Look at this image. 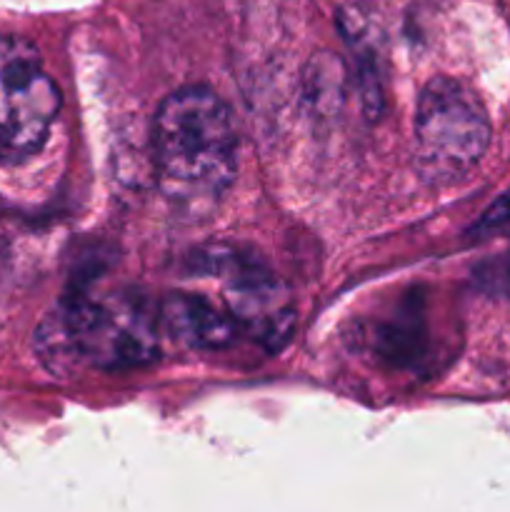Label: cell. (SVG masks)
Instances as JSON below:
<instances>
[{"label":"cell","instance_id":"4","mask_svg":"<svg viewBox=\"0 0 510 512\" xmlns=\"http://www.w3.org/2000/svg\"><path fill=\"white\" fill-rule=\"evenodd\" d=\"M60 103L40 50L20 35L0 33V163L33 158L48 140Z\"/></svg>","mask_w":510,"mask_h":512},{"label":"cell","instance_id":"2","mask_svg":"<svg viewBox=\"0 0 510 512\" xmlns=\"http://www.w3.org/2000/svg\"><path fill=\"white\" fill-rule=\"evenodd\" d=\"M38 353L53 370L78 363L130 368L158 355V333L135 300L70 298L38 328Z\"/></svg>","mask_w":510,"mask_h":512},{"label":"cell","instance_id":"6","mask_svg":"<svg viewBox=\"0 0 510 512\" xmlns=\"http://www.w3.org/2000/svg\"><path fill=\"white\" fill-rule=\"evenodd\" d=\"M163 323L180 343L203 350L228 345L238 328L228 310L223 313L210 300L190 293H175L165 300Z\"/></svg>","mask_w":510,"mask_h":512},{"label":"cell","instance_id":"8","mask_svg":"<svg viewBox=\"0 0 510 512\" xmlns=\"http://www.w3.org/2000/svg\"><path fill=\"white\" fill-rule=\"evenodd\" d=\"M510 223V190L493 205V208L485 213L483 225L485 228H498V225H508Z\"/></svg>","mask_w":510,"mask_h":512},{"label":"cell","instance_id":"1","mask_svg":"<svg viewBox=\"0 0 510 512\" xmlns=\"http://www.w3.org/2000/svg\"><path fill=\"white\" fill-rule=\"evenodd\" d=\"M153 155L170 200L213 203L238 168V133L228 103L203 85L170 93L153 120Z\"/></svg>","mask_w":510,"mask_h":512},{"label":"cell","instance_id":"5","mask_svg":"<svg viewBox=\"0 0 510 512\" xmlns=\"http://www.w3.org/2000/svg\"><path fill=\"white\" fill-rule=\"evenodd\" d=\"M210 273L225 275V305L235 325L258 335L263 343L278 345L293 325V308L278 278L243 260L233 250H215L208 255Z\"/></svg>","mask_w":510,"mask_h":512},{"label":"cell","instance_id":"7","mask_svg":"<svg viewBox=\"0 0 510 512\" xmlns=\"http://www.w3.org/2000/svg\"><path fill=\"white\" fill-rule=\"evenodd\" d=\"M308 98L315 108H335L343 100V65L333 55H320L308 70Z\"/></svg>","mask_w":510,"mask_h":512},{"label":"cell","instance_id":"9","mask_svg":"<svg viewBox=\"0 0 510 512\" xmlns=\"http://www.w3.org/2000/svg\"><path fill=\"white\" fill-rule=\"evenodd\" d=\"M508 225H510V223H508Z\"/></svg>","mask_w":510,"mask_h":512},{"label":"cell","instance_id":"3","mask_svg":"<svg viewBox=\"0 0 510 512\" xmlns=\"http://www.w3.org/2000/svg\"><path fill=\"white\" fill-rule=\"evenodd\" d=\"M415 163L428 183H453L483 160L490 118L478 95L453 78H433L415 108Z\"/></svg>","mask_w":510,"mask_h":512}]
</instances>
